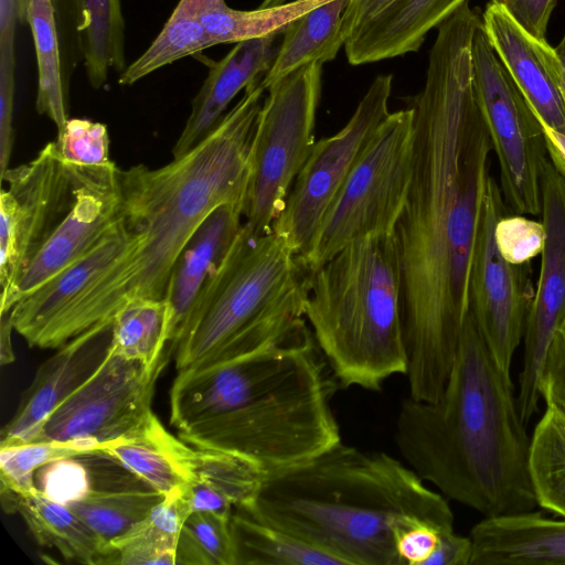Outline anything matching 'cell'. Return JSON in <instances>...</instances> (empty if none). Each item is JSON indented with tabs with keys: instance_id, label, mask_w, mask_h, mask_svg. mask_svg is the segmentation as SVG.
Segmentation results:
<instances>
[{
	"instance_id": "1",
	"label": "cell",
	"mask_w": 565,
	"mask_h": 565,
	"mask_svg": "<svg viewBox=\"0 0 565 565\" xmlns=\"http://www.w3.org/2000/svg\"><path fill=\"white\" fill-rule=\"evenodd\" d=\"M481 18L462 4L437 26L413 108V173L394 234L409 396L444 391L468 316V281L492 143L475 86Z\"/></svg>"
},
{
	"instance_id": "2",
	"label": "cell",
	"mask_w": 565,
	"mask_h": 565,
	"mask_svg": "<svg viewBox=\"0 0 565 565\" xmlns=\"http://www.w3.org/2000/svg\"><path fill=\"white\" fill-rule=\"evenodd\" d=\"M265 92L262 78L249 84L217 126L171 162L119 170L122 215L130 234L127 247L30 347L58 349L109 322L131 300L164 298L172 267L200 223L221 204L244 203Z\"/></svg>"
},
{
	"instance_id": "3",
	"label": "cell",
	"mask_w": 565,
	"mask_h": 565,
	"mask_svg": "<svg viewBox=\"0 0 565 565\" xmlns=\"http://www.w3.org/2000/svg\"><path fill=\"white\" fill-rule=\"evenodd\" d=\"M525 427L511 374L468 312L443 393L404 398L394 439L405 463L445 498L497 516L537 507Z\"/></svg>"
},
{
	"instance_id": "4",
	"label": "cell",
	"mask_w": 565,
	"mask_h": 565,
	"mask_svg": "<svg viewBox=\"0 0 565 565\" xmlns=\"http://www.w3.org/2000/svg\"><path fill=\"white\" fill-rule=\"evenodd\" d=\"M332 554L343 565H402L396 537L417 523L454 530L446 498L405 462L340 441L267 479L238 509Z\"/></svg>"
},
{
	"instance_id": "5",
	"label": "cell",
	"mask_w": 565,
	"mask_h": 565,
	"mask_svg": "<svg viewBox=\"0 0 565 565\" xmlns=\"http://www.w3.org/2000/svg\"><path fill=\"white\" fill-rule=\"evenodd\" d=\"M401 295L394 233L353 241L310 271L305 317L342 388L379 391L406 374Z\"/></svg>"
},
{
	"instance_id": "6",
	"label": "cell",
	"mask_w": 565,
	"mask_h": 565,
	"mask_svg": "<svg viewBox=\"0 0 565 565\" xmlns=\"http://www.w3.org/2000/svg\"><path fill=\"white\" fill-rule=\"evenodd\" d=\"M310 270L273 231L245 224L203 289L175 352L177 371L285 343L309 327Z\"/></svg>"
},
{
	"instance_id": "7",
	"label": "cell",
	"mask_w": 565,
	"mask_h": 565,
	"mask_svg": "<svg viewBox=\"0 0 565 565\" xmlns=\"http://www.w3.org/2000/svg\"><path fill=\"white\" fill-rule=\"evenodd\" d=\"M339 387L313 340L281 384L235 411L180 430L179 437L198 448L221 449L248 459L265 481L341 441L331 407Z\"/></svg>"
},
{
	"instance_id": "8",
	"label": "cell",
	"mask_w": 565,
	"mask_h": 565,
	"mask_svg": "<svg viewBox=\"0 0 565 565\" xmlns=\"http://www.w3.org/2000/svg\"><path fill=\"white\" fill-rule=\"evenodd\" d=\"M322 66L306 64L267 88L250 148L243 211L244 224L255 234L273 231L313 149Z\"/></svg>"
},
{
	"instance_id": "9",
	"label": "cell",
	"mask_w": 565,
	"mask_h": 565,
	"mask_svg": "<svg viewBox=\"0 0 565 565\" xmlns=\"http://www.w3.org/2000/svg\"><path fill=\"white\" fill-rule=\"evenodd\" d=\"M414 111L390 113L330 206L302 264L312 271L353 241L394 233L407 199L414 156Z\"/></svg>"
},
{
	"instance_id": "10",
	"label": "cell",
	"mask_w": 565,
	"mask_h": 565,
	"mask_svg": "<svg viewBox=\"0 0 565 565\" xmlns=\"http://www.w3.org/2000/svg\"><path fill=\"white\" fill-rule=\"evenodd\" d=\"M478 102L500 167V189L508 210L541 215V175L547 150L535 113L490 45L482 23L472 40Z\"/></svg>"
},
{
	"instance_id": "11",
	"label": "cell",
	"mask_w": 565,
	"mask_h": 565,
	"mask_svg": "<svg viewBox=\"0 0 565 565\" xmlns=\"http://www.w3.org/2000/svg\"><path fill=\"white\" fill-rule=\"evenodd\" d=\"M392 74L377 75L345 126L317 141L295 179L282 212L273 224L302 263L321 224L358 160L390 114Z\"/></svg>"
},
{
	"instance_id": "12",
	"label": "cell",
	"mask_w": 565,
	"mask_h": 565,
	"mask_svg": "<svg viewBox=\"0 0 565 565\" xmlns=\"http://www.w3.org/2000/svg\"><path fill=\"white\" fill-rule=\"evenodd\" d=\"M166 363L163 359L148 365L109 349L100 366L51 413L32 441L71 443L102 455L104 445L136 433L152 416L154 385Z\"/></svg>"
},
{
	"instance_id": "13",
	"label": "cell",
	"mask_w": 565,
	"mask_h": 565,
	"mask_svg": "<svg viewBox=\"0 0 565 565\" xmlns=\"http://www.w3.org/2000/svg\"><path fill=\"white\" fill-rule=\"evenodd\" d=\"M507 210L500 185L490 175L470 264L468 312L498 365L511 374L535 291L530 263H510L498 248L495 227Z\"/></svg>"
},
{
	"instance_id": "14",
	"label": "cell",
	"mask_w": 565,
	"mask_h": 565,
	"mask_svg": "<svg viewBox=\"0 0 565 565\" xmlns=\"http://www.w3.org/2000/svg\"><path fill=\"white\" fill-rule=\"evenodd\" d=\"M0 282L8 294L74 200L71 178L49 142L28 163L0 178Z\"/></svg>"
},
{
	"instance_id": "15",
	"label": "cell",
	"mask_w": 565,
	"mask_h": 565,
	"mask_svg": "<svg viewBox=\"0 0 565 565\" xmlns=\"http://www.w3.org/2000/svg\"><path fill=\"white\" fill-rule=\"evenodd\" d=\"M315 340L310 328L267 350L178 372L170 423L179 431L235 411L281 384Z\"/></svg>"
},
{
	"instance_id": "16",
	"label": "cell",
	"mask_w": 565,
	"mask_h": 565,
	"mask_svg": "<svg viewBox=\"0 0 565 565\" xmlns=\"http://www.w3.org/2000/svg\"><path fill=\"white\" fill-rule=\"evenodd\" d=\"M541 194L546 236L523 337V366L519 375L518 403L526 425L537 412L545 356L565 320V175L548 158L542 168Z\"/></svg>"
},
{
	"instance_id": "17",
	"label": "cell",
	"mask_w": 565,
	"mask_h": 565,
	"mask_svg": "<svg viewBox=\"0 0 565 565\" xmlns=\"http://www.w3.org/2000/svg\"><path fill=\"white\" fill-rule=\"evenodd\" d=\"M66 169V168H65ZM74 192L71 209L28 264L12 289L1 295L0 313L88 253L122 212L119 169H66Z\"/></svg>"
},
{
	"instance_id": "18",
	"label": "cell",
	"mask_w": 565,
	"mask_h": 565,
	"mask_svg": "<svg viewBox=\"0 0 565 565\" xmlns=\"http://www.w3.org/2000/svg\"><path fill=\"white\" fill-rule=\"evenodd\" d=\"M481 23L539 120L565 135V104L559 89L563 64L556 47L527 32L498 0L487 3Z\"/></svg>"
},
{
	"instance_id": "19",
	"label": "cell",
	"mask_w": 565,
	"mask_h": 565,
	"mask_svg": "<svg viewBox=\"0 0 565 565\" xmlns=\"http://www.w3.org/2000/svg\"><path fill=\"white\" fill-rule=\"evenodd\" d=\"M111 320L96 324L58 348L44 361L3 426L0 448L32 441L51 413L84 384L107 356Z\"/></svg>"
},
{
	"instance_id": "20",
	"label": "cell",
	"mask_w": 565,
	"mask_h": 565,
	"mask_svg": "<svg viewBox=\"0 0 565 565\" xmlns=\"http://www.w3.org/2000/svg\"><path fill=\"white\" fill-rule=\"evenodd\" d=\"M243 210V202L218 205L200 223L180 252L164 296L170 312V352L181 340L203 289L234 245L244 224Z\"/></svg>"
},
{
	"instance_id": "21",
	"label": "cell",
	"mask_w": 565,
	"mask_h": 565,
	"mask_svg": "<svg viewBox=\"0 0 565 565\" xmlns=\"http://www.w3.org/2000/svg\"><path fill=\"white\" fill-rule=\"evenodd\" d=\"M277 35L235 43L223 58L211 64L172 148L173 158L183 156L203 140L221 121L236 95L266 74L278 51Z\"/></svg>"
},
{
	"instance_id": "22",
	"label": "cell",
	"mask_w": 565,
	"mask_h": 565,
	"mask_svg": "<svg viewBox=\"0 0 565 565\" xmlns=\"http://www.w3.org/2000/svg\"><path fill=\"white\" fill-rule=\"evenodd\" d=\"M470 565L565 564V518L526 511L484 516L469 534Z\"/></svg>"
},
{
	"instance_id": "23",
	"label": "cell",
	"mask_w": 565,
	"mask_h": 565,
	"mask_svg": "<svg viewBox=\"0 0 565 565\" xmlns=\"http://www.w3.org/2000/svg\"><path fill=\"white\" fill-rule=\"evenodd\" d=\"M130 234L120 218L83 257L21 299L10 310L13 329L30 343L127 247Z\"/></svg>"
},
{
	"instance_id": "24",
	"label": "cell",
	"mask_w": 565,
	"mask_h": 565,
	"mask_svg": "<svg viewBox=\"0 0 565 565\" xmlns=\"http://www.w3.org/2000/svg\"><path fill=\"white\" fill-rule=\"evenodd\" d=\"M467 1L396 0L347 40V60L363 65L416 52L427 33Z\"/></svg>"
},
{
	"instance_id": "25",
	"label": "cell",
	"mask_w": 565,
	"mask_h": 565,
	"mask_svg": "<svg viewBox=\"0 0 565 565\" xmlns=\"http://www.w3.org/2000/svg\"><path fill=\"white\" fill-rule=\"evenodd\" d=\"M195 447L169 433L152 414L136 433L103 446L111 458L150 489L164 497L181 495L192 481Z\"/></svg>"
},
{
	"instance_id": "26",
	"label": "cell",
	"mask_w": 565,
	"mask_h": 565,
	"mask_svg": "<svg viewBox=\"0 0 565 565\" xmlns=\"http://www.w3.org/2000/svg\"><path fill=\"white\" fill-rule=\"evenodd\" d=\"M2 507L17 512L34 540L65 559L85 565L111 564L109 545L68 507L44 497L36 488L25 493L1 492Z\"/></svg>"
},
{
	"instance_id": "27",
	"label": "cell",
	"mask_w": 565,
	"mask_h": 565,
	"mask_svg": "<svg viewBox=\"0 0 565 565\" xmlns=\"http://www.w3.org/2000/svg\"><path fill=\"white\" fill-rule=\"evenodd\" d=\"M231 531L235 565H343L332 554L238 509Z\"/></svg>"
},
{
	"instance_id": "28",
	"label": "cell",
	"mask_w": 565,
	"mask_h": 565,
	"mask_svg": "<svg viewBox=\"0 0 565 565\" xmlns=\"http://www.w3.org/2000/svg\"><path fill=\"white\" fill-rule=\"evenodd\" d=\"M190 514L183 495L164 497L142 521L109 544L111 564L175 565L179 536Z\"/></svg>"
},
{
	"instance_id": "29",
	"label": "cell",
	"mask_w": 565,
	"mask_h": 565,
	"mask_svg": "<svg viewBox=\"0 0 565 565\" xmlns=\"http://www.w3.org/2000/svg\"><path fill=\"white\" fill-rule=\"evenodd\" d=\"M79 40L87 81L100 89L110 70L126 65L125 19L121 0H79Z\"/></svg>"
},
{
	"instance_id": "30",
	"label": "cell",
	"mask_w": 565,
	"mask_h": 565,
	"mask_svg": "<svg viewBox=\"0 0 565 565\" xmlns=\"http://www.w3.org/2000/svg\"><path fill=\"white\" fill-rule=\"evenodd\" d=\"M25 21L32 32L38 63L35 107L40 115L47 116L55 124L58 132L68 119L67 87L56 13L52 0H29Z\"/></svg>"
},
{
	"instance_id": "31",
	"label": "cell",
	"mask_w": 565,
	"mask_h": 565,
	"mask_svg": "<svg viewBox=\"0 0 565 565\" xmlns=\"http://www.w3.org/2000/svg\"><path fill=\"white\" fill-rule=\"evenodd\" d=\"M529 473L537 505L565 518V417L551 404L531 435Z\"/></svg>"
},
{
	"instance_id": "32",
	"label": "cell",
	"mask_w": 565,
	"mask_h": 565,
	"mask_svg": "<svg viewBox=\"0 0 565 565\" xmlns=\"http://www.w3.org/2000/svg\"><path fill=\"white\" fill-rule=\"evenodd\" d=\"M170 312L166 299L139 298L120 307L111 318L110 351L152 365L166 359Z\"/></svg>"
},
{
	"instance_id": "33",
	"label": "cell",
	"mask_w": 565,
	"mask_h": 565,
	"mask_svg": "<svg viewBox=\"0 0 565 565\" xmlns=\"http://www.w3.org/2000/svg\"><path fill=\"white\" fill-rule=\"evenodd\" d=\"M215 46L188 0H180L148 49L120 74L118 83L132 85L159 68Z\"/></svg>"
},
{
	"instance_id": "34",
	"label": "cell",
	"mask_w": 565,
	"mask_h": 565,
	"mask_svg": "<svg viewBox=\"0 0 565 565\" xmlns=\"http://www.w3.org/2000/svg\"><path fill=\"white\" fill-rule=\"evenodd\" d=\"M164 499L152 490H92L67 505L108 545L142 521Z\"/></svg>"
},
{
	"instance_id": "35",
	"label": "cell",
	"mask_w": 565,
	"mask_h": 565,
	"mask_svg": "<svg viewBox=\"0 0 565 565\" xmlns=\"http://www.w3.org/2000/svg\"><path fill=\"white\" fill-rule=\"evenodd\" d=\"M192 480H200L225 495L235 509L252 503L264 476L248 459L236 454L195 447L192 458Z\"/></svg>"
},
{
	"instance_id": "36",
	"label": "cell",
	"mask_w": 565,
	"mask_h": 565,
	"mask_svg": "<svg viewBox=\"0 0 565 565\" xmlns=\"http://www.w3.org/2000/svg\"><path fill=\"white\" fill-rule=\"evenodd\" d=\"M175 565H235L231 518L192 512L179 536Z\"/></svg>"
},
{
	"instance_id": "37",
	"label": "cell",
	"mask_w": 565,
	"mask_h": 565,
	"mask_svg": "<svg viewBox=\"0 0 565 565\" xmlns=\"http://www.w3.org/2000/svg\"><path fill=\"white\" fill-rule=\"evenodd\" d=\"M96 455L89 448L58 441H31L0 448L1 492L34 490V475L42 466L61 458Z\"/></svg>"
},
{
	"instance_id": "38",
	"label": "cell",
	"mask_w": 565,
	"mask_h": 565,
	"mask_svg": "<svg viewBox=\"0 0 565 565\" xmlns=\"http://www.w3.org/2000/svg\"><path fill=\"white\" fill-rule=\"evenodd\" d=\"M55 142L56 153L68 170L107 171L116 169L109 158L107 127L84 118H68Z\"/></svg>"
},
{
	"instance_id": "39",
	"label": "cell",
	"mask_w": 565,
	"mask_h": 565,
	"mask_svg": "<svg viewBox=\"0 0 565 565\" xmlns=\"http://www.w3.org/2000/svg\"><path fill=\"white\" fill-rule=\"evenodd\" d=\"M66 457L53 460L34 475L36 489L50 500L70 505L87 495L92 490L87 468L77 459Z\"/></svg>"
},
{
	"instance_id": "40",
	"label": "cell",
	"mask_w": 565,
	"mask_h": 565,
	"mask_svg": "<svg viewBox=\"0 0 565 565\" xmlns=\"http://www.w3.org/2000/svg\"><path fill=\"white\" fill-rule=\"evenodd\" d=\"M543 223L523 215H505L497 224L495 239L502 256L513 264H526L541 254L545 244Z\"/></svg>"
},
{
	"instance_id": "41",
	"label": "cell",
	"mask_w": 565,
	"mask_h": 565,
	"mask_svg": "<svg viewBox=\"0 0 565 565\" xmlns=\"http://www.w3.org/2000/svg\"><path fill=\"white\" fill-rule=\"evenodd\" d=\"M540 395L565 417V331L559 329L545 356L540 377Z\"/></svg>"
},
{
	"instance_id": "42",
	"label": "cell",
	"mask_w": 565,
	"mask_h": 565,
	"mask_svg": "<svg viewBox=\"0 0 565 565\" xmlns=\"http://www.w3.org/2000/svg\"><path fill=\"white\" fill-rule=\"evenodd\" d=\"M440 533L428 523H417L398 533L396 552L402 565H425L438 544Z\"/></svg>"
},
{
	"instance_id": "43",
	"label": "cell",
	"mask_w": 565,
	"mask_h": 565,
	"mask_svg": "<svg viewBox=\"0 0 565 565\" xmlns=\"http://www.w3.org/2000/svg\"><path fill=\"white\" fill-rule=\"evenodd\" d=\"M57 21L62 56L67 67V75L76 62L77 53L81 51L79 24L81 8L79 0H52ZM64 60V58H63Z\"/></svg>"
},
{
	"instance_id": "44",
	"label": "cell",
	"mask_w": 565,
	"mask_h": 565,
	"mask_svg": "<svg viewBox=\"0 0 565 565\" xmlns=\"http://www.w3.org/2000/svg\"><path fill=\"white\" fill-rule=\"evenodd\" d=\"M532 35L546 40L547 25L557 0H498Z\"/></svg>"
},
{
	"instance_id": "45",
	"label": "cell",
	"mask_w": 565,
	"mask_h": 565,
	"mask_svg": "<svg viewBox=\"0 0 565 565\" xmlns=\"http://www.w3.org/2000/svg\"><path fill=\"white\" fill-rule=\"evenodd\" d=\"M472 548L470 536L457 534L455 530L443 532L425 565H470Z\"/></svg>"
},
{
	"instance_id": "46",
	"label": "cell",
	"mask_w": 565,
	"mask_h": 565,
	"mask_svg": "<svg viewBox=\"0 0 565 565\" xmlns=\"http://www.w3.org/2000/svg\"><path fill=\"white\" fill-rule=\"evenodd\" d=\"M184 497L192 512L213 513L225 518H232L234 504L211 486L192 480L188 486Z\"/></svg>"
},
{
	"instance_id": "47",
	"label": "cell",
	"mask_w": 565,
	"mask_h": 565,
	"mask_svg": "<svg viewBox=\"0 0 565 565\" xmlns=\"http://www.w3.org/2000/svg\"><path fill=\"white\" fill-rule=\"evenodd\" d=\"M396 0H350L341 25L342 35L347 40L363 24L382 13Z\"/></svg>"
},
{
	"instance_id": "48",
	"label": "cell",
	"mask_w": 565,
	"mask_h": 565,
	"mask_svg": "<svg viewBox=\"0 0 565 565\" xmlns=\"http://www.w3.org/2000/svg\"><path fill=\"white\" fill-rule=\"evenodd\" d=\"M540 124L543 129L547 154L559 172L565 175V135L548 128L541 121Z\"/></svg>"
},
{
	"instance_id": "49",
	"label": "cell",
	"mask_w": 565,
	"mask_h": 565,
	"mask_svg": "<svg viewBox=\"0 0 565 565\" xmlns=\"http://www.w3.org/2000/svg\"><path fill=\"white\" fill-rule=\"evenodd\" d=\"M14 330L10 317V311L1 313L0 323V344H1V363L8 364L14 360L11 345V331Z\"/></svg>"
},
{
	"instance_id": "50",
	"label": "cell",
	"mask_w": 565,
	"mask_h": 565,
	"mask_svg": "<svg viewBox=\"0 0 565 565\" xmlns=\"http://www.w3.org/2000/svg\"><path fill=\"white\" fill-rule=\"evenodd\" d=\"M556 50H557V53L562 60V64H563V72H562V77H561V82H559V89H561V94H562V97H563V100H564V104H565V34L562 39V41L559 42V44L556 46Z\"/></svg>"
},
{
	"instance_id": "51",
	"label": "cell",
	"mask_w": 565,
	"mask_h": 565,
	"mask_svg": "<svg viewBox=\"0 0 565 565\" xmlns=\"http://www.w3.org/2000/svg\"><path fill=\"white\" fill-rule=\"evenodd\" d=\"M19 2V11H20V21H25V17H26V8H28V3H29V0H18Z\"/></svg>"
},
{
	"instance_id": "52",
	"label": "cell",
	"mask_w": 565,
	"mask_h": 565,
	"mask_svg": "<svg viewBox=\"0 0 565 565\" xmlns=\"http://www.w3.org/2000/svg\"><path fill=\"white\" fill-rule=\"evenodd\" d=\"M559 329H562V330H564V331H565V320H564V322H563V324L561 326V328H559Z\"/></svg>"
}]
</instances>
